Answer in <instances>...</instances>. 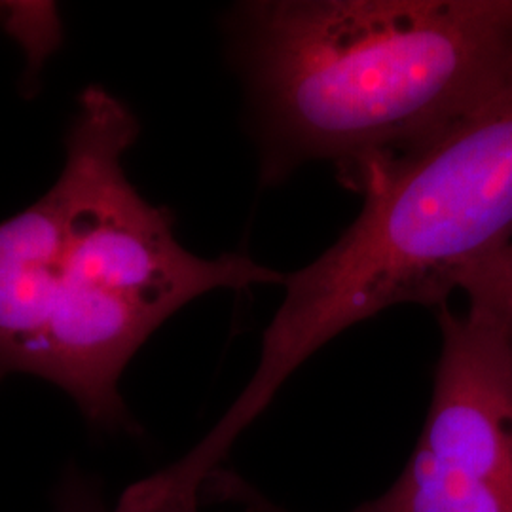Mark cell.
Returning <instances> with one entry per match:
<instances>
[{
  "label": "cell",
  "instance_id": "7a4b0ae2",
  "mask_svg": "<svg viewBox=\"0 0 512 512\" xmlns=\"http://www.w3.org/2000/svg\"><path fill=\"white\" fill-rule=\"evenodd\" d=\"M222 29L262 186L325 162L355 190L512 67V0H251Z\"/></svg>",
  "mask_w": 512,
  "mask_h": 512
},
{
  "label": "cell",
  "instance_id": "6da1fadb",
  "mask_svg": "<svg viewBox=\"0 0 512 512\" xmlns=\"http://www.w3.org/2000/svg\"><path fill=\"white\" fill-rule=\"evenodd\" d=\"M139 131L124 101L86 88L59 179L0 222V382L44 378L112 433L135 429L118 387L154 330L203 294L285 277L243 253L202 258L183 247L171 211L124 171Z\"/></svg>",
  "mask_w": 512,
  "mask_h": 512
},
{
  "label": "cell",
  "instance_id": "5b68a950",
  "mask_svg": "<svg viewBox=\"0 0 512 512\" xmlns=\"http://www.w3.org/2000/svg\"><path fill=\"white\" fill-rule=\"evenodd\" d=\"M461 293L467 294L469 302L490 311L512 344V238L476 266Z\"/></svg>",
  "mask_w": 512,
  "mask_h": 512
},
{
  "label": "cell",
  "instance_id": "277c9868",
  "mask_svg": "<svg viewBox=\"0 0 512 512\" xmlns=\"http://www.w3.org/2000/svg\"><path fill=\"white\" fill-rule=\"evenodd\" d=\"M420 439L393 486L353 512H512V344L490 311L440 308Z\"/></svg>",
  "mask_w": 512,
  "mask_h": 512
},
{
  "label": "cell",
  "instance_id": "3957f363",
  "mask_svg": "<svg viewBox=\"0 0 512 512\" xmlns=\"http://www.w3.org/2000/svg\"><path fill=\"white\" fill-rule=\"evenodd\" d=\"M365 203L334 245L283 277L255 376L194 448L219 467L277 391L330 340L387 308H444L512 238V67L475 109L425 145L370 171Z\"/></svg>",
  "mask_w": 512,
  "mask_h": 512
},
{
  "label": "cell",
  "instance_id": "8992f818",
  "mask_svg": "<svg viewBox=\"0 0 512 512\" xmlns=\"http://www.w3.org/2000/svg\"><path fill=\"white\" fill-rule=\"evenodd\" d=\"M245 507H249L251 511L256 512H287L285 509L275 507V505H272L270 501H266L264 497H260V495L255 494V492L247 495V499H245Z\"/></svg>",
  "mask_w": 512,
  "mask_h": 512
}]
</instances>
